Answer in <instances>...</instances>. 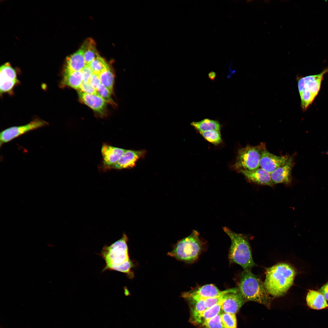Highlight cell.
I'll return each mask as SVG.
<instances>
[{"instance_id": "cell-15", "label": "cell", "mask_w": 328, "mask_h": 328, "mask_svg": "<svg viewBox=\"0 0 328 328\" xmlns=\"http://www.w3.org/2000/svg\"><path fill=\"white\" fill-rule=\"evenodd\" d=\"M80 100L91 108L100 113H102L107 102L97 94H89L81 91L78 92Z\"/></svg>"}, {"instance_id": "cell-26", "label": "cell", "mask_w": 328, "mask_h": 328, "mask_svg": "<svg viewBox=\"0 0 328 328\" xmlns=\"http://www.w3.org/2000/svg\"><path fill=\"white\" fill-rule=\"evenodd\" d=\"M221 322L224 328H237L235 314L224 313L220 314Z\"/></svg>"}, {"instance_id": "cell-30", "label": "cell", "mask_w": 328, "mask_h": 328, "mask_svg": "<svg viewBox=\"0 0 328 328\" xmlns=\"http://www.w3.org/2000/svg\"><path fill=\"white\" fill-rule=\"evenodd\" d=\"M97 93L107 103L114 104L111 97L112 92L101 84L97 90Z\"/></svg>"}, {"instance_id": "cell-34", "label": "cell", "mask_w": 328, "mask_h": 328, "mask_svg": "<svg viewBox=\"0 0 328 328\" xmlns=\"http://www.w3.org/2000/svg\"><path fill=\"white\" fill-rule=\"evenodd\" d=\"M83 75V82H88L93 73L89 65H87L82 70Z\"/></svg>"}, {"instance_id": "cell-19", "label": "cell", "mask_w": 328, "mask_h": 328, "mask_svg": "<svg viewBox=\"0 0 328 328\" xmlns=\"http://www.w3.org/2000/svg\"><path fill=\"white\" fill-rule=\"evenodd\" d=\"M83 82V75L82 71H64L61 82L62 86H68L79 90Z\"/></svg>"}, {"instance_id": "cell-9", "label": "cell", "mask_w": 328, "mask_h": 328, "mask_svg": "<svg viewBox=\"0 0 328 328\" xmlns=\"http://www.w3.org/2000/svg\"><path fill=\"white\" fill-rule=\"evenodd\" d=\"M238 291V288H233L220 291L214 285L210 284L183 292L182 294V296L186 299L204 300L229 293L236 292Z\"/></svg>"}, {"instance_id": "cell-33", "label": "cell", "mask_w": 328, "mask_h": 328, "mask_svg": "<svg viewBox=\"0 0 328 328\" xmlns=\"http://www.w3.org/2000/svg\"><path fill=\"white\" fill-rule=\"evenodd\" d=\"M97 91L101 84L99 74L93 73L88 81Z\"/></svg>"}, {"instance_id": "cell-7", "label": "cell", "mask_w": 328, "mask_h": 328, "mask_svg": "<svg viewBox=\"0 0 328 328\" xmlns=\"http://www.w3.org/2000/svg\"><path fill=\"white\" fill-rule=\"evenodd\" d=\"M265 146L262 143L256 146L247 145L239 149L234 165L236 170L239 173L251 172L259 168L261 152Z\"/></svg>"}, {"instance_id": "cell-21", "label": "cell", "mask_w": 328, "mask_h": 328, "mask_svg": "<svg viewBox=\"0 0 328 328\" xmlns=\"http://www.w3.org/2000/svg\"><path fill=\"white\" fill-rule=\"evenodd\" d=\"M223 297L217 304L207 309L198 316L191 318L190 321L195 325L201 324L205 321L212 318L219 314L221 309Z\"/></svg>"}, {"instance_id": "cell-10", "label": "cell", "mask_w": 328, "mask_h": 328, "mask_svg": "<svg viewBox=\"0 0 328 328\" xmlns=\"http://www.w3.org/2000/svg\"><path fill=\"white\" fill-rule=\"evenodd\" d=\"M289 157L287 155H275L270 152L265 146L261 152L260 167L271 174L276 169L285 164Z\"/></svg>"}, {"instance_id": "cell-8", "label": "cell", "mask_w": 328, "mask_h": 328, "mask_svg": "<svg viewBox=\"0 0 328 328\" xmlns=\"http://www.w3.org/2000/svg\"><path fill=\"white\" fill-rule=\"evenodd\" d=\"M48 125V123L46 121L36 119L25 125L9 128L0 133V145L29 131Z\"/></svg>"}, {"instance_id": "cell-16", "label": "cell", "mask_w": 328, "mask_h": 328, "mask_svg": "<svg viewBox=\"0 0 328 328\" xmlns=\"http://www.w3.org/2000/svg\"><path fill=\"white\" fill-rule=\"evenodd\" d=\"M250 182L258 184L272 186L271 174L260 167L256 170L251 172H240Z\"/></svg>"}, {"instance_id": "cell-4", "label": "cell", "mask_w": 328, "mask_h": 328, "mask_svg": "<svg viewBox=\"0 0 328 328\" xmlns=\"http://www.w3.org/2000/svg\"><path fill=\"white\" fill-rule=\"evenodd\" d=\"M223 230L231 240L228 255L230 262L239 265L244 270H251L256 265L253 259L247 238L243 235L236 233L227 227H224Z\"/></svg>"}, {"instance_id": "cell-22", "label": "cell", "mask_w": 328, "mask_h": 328, "mask_svg": "<svg viewBox=\"0 0 328 328\" xmlns=\"http://www.w3.org/2000/svg\"><path fill=\"white\" fill-rule=\"evenodd\" d=\"M80 48L83 51L87 65H89L97 56L99 55L96 50L95 42L91 38L87 39Z\"/></svg>"}, {"instance_id": "cell-24", "label": "cell", "mask_w": 328, "mask_h": 328, "mask_svg": "<svg viewBox=\"0 0 328 328\" xmlns=\"http://www.w3.org/2000/svg\"><path fill=\"white\" fill-rule=\"evenodd\" d=\"M93 73L99 75L104 70L110 68L105 60L99 55L89 64Z\"/></svg>"}, {"instance_id": "cell-27", "label": "cell", "mask_w": 328, "mask_h": 328, "mask_svg": "<svg viewBox=\"0 0 328 328\" xmlns=\"http://www.w3.org/2000/svg\"><path fill=\"white\" fill-rule=\"evenodd\" d=\"M199 132L206 140L214 144H218L222 141L220 131L210 130Z\"/></svg>"}, {"instance_id": "cell-6", "label": "cell", "mask_w": 328, "mask_h": 328, "mask_svg": "<svg viewBox=\"0 0 328 328\" xmlns=\"http://www.w3.org/2000/svg\"><path fill=\"white\" fill-rule=\"evenodd\" d=\"M328 72V68L320 73L298 77V87L303 111L312 104L320 90L324 75Z\"/></svg>"}, {"instance_id": "cell-28", "label": "cell", "mask_w": 328, "mask_h": 328, "mask_svg": "<svg viewBox=\"0 0 328 328\" xmlns=\"http://www.w3.org/2000/svg\"><path fill=\"white\" fill-rule=\"evenodd\" d=\"M190 302L192 307L191 308L192 318L195 317L206 310L204 300H194L192 299H186Z\"/></svg>"}, {"instance_id": "cell-25", "label": "cell", "mask_w": 328, "mask_h": 328, "mask_svg": "<svg viewBox=\"0 0 328 328\" xmlns=\"http://www.w3.org/2000/svg\"><path fill=\"white\" fill-rule=\"evenodd\" d=\"M99 78L101 84L112 92L114 80V75L109 68L101 73Z\"/></svg>"}, {"instance_id": "cell-12", "label": "cell", "mask_w": 328, "mask_h": 328, "mask_svg": "<svg viewBox=\"0 0 328 328\" xmlns=\"http://www.w3.org/2000/svg\"><path fill=\"white\" fill-rule=\"evenodd\" d=\"M294 155L289 156L285 164L275 169L271 174L273 185L278 183L289 184L292 180V171L294 164Z\"/></svg>"}, {"instance_id": "cell-13", "label": "cell", "mask_w": 328, "mask_h": 328, "mask_svg": "<svg viewBox=\"0 0 328 328\" xmlns=\"http://www.w3.org/2000/svg\"><path fill=\"white\" fill-rule=\"evenodd\" d=\"M145 150H126L118 161L109 168L116 169H129L134 167L138 160L145 155Z\"/></svg>"}, {"instance_id": "cell-18", "label": "cell", "mask_w": 328, "mask_h": 328, "mask_svg": "<svg viewBox=\"0 0 328 328\" xmlns=\"http://www.w3.org/2000/svg\"><path fill=\"white\" fill-rule=\"evenodd\" d=\"M86 65L83 51L80 48L77 52L67 57L64 71H82Z\"/></svg>"}, {"instance_id": "cell-17", "label": "cell", "mask_w": 328, "mask_h": 328, "mask_svg": "<svg viewBox=\"0 0 328 328\" xmlns=\"http://www.w3.org/2000/svg\"><path fill=\"white\" fill-rule=\"evenodd\" d=\"M126 150L110 145H104L101 152L104 165L109 168L115 164Z\"/></svg>"}, {"instance_id": "cell-36", "label": "cell", "mask_w": 328, "mask_h": 328, "mask_svg": "<svg viewBox=\"0 0 328 328\" xmlns=\"http://www.w3.org/2000/svg\"><path fill=\"white\" fill-rule=\"evenodd\" d=\"M216 75L215 73L213 71H211L208 73V77L212 80H214L216 77Z\"/></svg>"}, {"instance_id": "cell-1", "label": "cell", "mask_w": 328, "mask_h": 328, "mask_svg": "<svg viewBox=\"0 0 328 328\" xmlns=\"http://www.w3.org/2000/svg\"><path fill=\"white\" fill-rule=\"evenodd\" d=\"M128 241L127 236L123 234L119 240L103 247L100 255L104 260L105 265L102 272L114 270L125 273L129 278L133 277L131 271L133 264L129 255Z\"/></svg>"}, {"instance_id": "cell-5", "label": "cell", "mask_w": 328, "mask_h": 328, "mask_svg": "<svg viewBox=\"0 0 328 328\" xmlns=\"http://www.w3.org/2000/svg\"><path fill=\"white\" fill-rule=\"evenodd\" d=\"M203 247L199 233L193 230L190 235L178 241L168 255L185 262L191 263L197 259Z\"/></svg>"}, {"instance_id": "cell-23", "label": "cell", "mask_w": 328, "mask_h": 328, "mask_svg": "<svg viewBox=\"0 0 328 328\" xmlns=\"http://www.w3.org/2000/svg\"><path fill=\"white\" fill-rule=\"evenodd\" d=\"M191 125L199 132L210 130L220 131L221 127L218 121L209 119H205L199 121L193 122Z\"/></svg>"}, {"instance_id": "cell-11", "label": "cell", "mask_w": 328, "mask_h": 328, "mask_svg": "<svg viewBox=\"0 0 328 328\" xmlns=\"http://www.w3.org/2000/svg\"><path fill=\"white\" fill-rule=\"evenodd\" d=\"M16 72L10 64L7 62L0 68L1 95L12 90L18 82Z\"/></svg>"}, {"instance_id": "cell-14", "label": "cell", "mask_w": 328, "mask_h": 328, "mask_svg": "<svg viewBox=\"0 0 328 328\" xmlns=\"http://www.w3.org/2000/svg\"><path fill=\"white\" fill-rule=\"evenodd\" d=\"M246 302L238 291L228 293L223 297L221 309L224 313L235 314Z\"/></svg>"}, {"instance_id": "cell-35", "label": "cell", "mask_w": 328, "mask_h": 328, "mask_svg": "<svg viewBox=\"0 0 328 328\" xmlns=\"http://www.w3.org/2000/svg\"><path fill=\"white\" fill-rule=\"evenodd\" d=\"M318 291L323 295L326 301H328V282L321 287Z\"/></svg>"}, {"instance_id": "cell-29", "label": "cell", "mask_w": 328, "mask_h": 328, "mask_svg": "<svg viewBox=\"0 0 328 328\" xmlns=\"http://www.w3.org/2000/svg\"><path fill=\"white\" fill-rule=\"evenodd\" d=\"M201 325L204 328H224L221 322L220 314L205 321Z\"/></svg>"}, {"instance_id": "cell-20", "label": "cell", "mask_w": 328, "mask_h": 328, "mask_svg": "<svg viewBox=\"0 0 328 328\" xmlns=\"http://www.w3.org/2000/svg\"><path fill=\"white\" fill-rule=\"evenodd\" d=\"M306 301L308 306L312 309L319 310L328 307L326 300L318 291L309 290L306 296Z\"/></svg>"}, {"instance_id": "cell-3", "label": "cell", "mask_w": 328, "mask_h": 328, "mask_svg": "<svg viewBox=\"0 0 328 328\" xmlns=\"http://www.w3.org/2000/svg\"><path fill=\"white\" fill-rule=\"evenodd\" d=\"M238 291L246 302L254 301L270 309L272 298L267 292L264 282L251 270H244L238 282Z\"/></svg>"}, {"instance_id": "cell-2", "label": "cell", "mask_w": 328, "mask_h": 328, "mask_svg": "<svg viewBox=\"0 0 328 328\" xmlns=\"http://www.w3.org/2000/svg\"><path fill=\"white\" fill-rule=\"evenodd\" d=\"M264 284L268 292L273 297L284 296L293 284L296 272L291 265L280 263L266 268Z\"/></svg>"}, {"instance_id": "cell-31", "label": "cell", "mask_w": 328, "mask_h": 328, "mask_svg": "<svg viewBox=\"0 0 328 328\" xmlns=\"http://www.w3.org/2000/svg\"><path fill=\"white\" fill-rule=\"evenodd\" d=\"M79 90L80 91L86 93L97 94L96 90L92 86L89 82L86 83L83 82Z\"/></svg>"}, {"instance_id": "cell-32", "label": "cell", "mask_w": 328, "mask_h": 328, "mask_svg": "<svg viewBox=\"0 0 328 328\" xmlns=\"http://www.w3.org/2000/svg\"><path fill=\"white\" fill-rule=\"evenodd\" d=\"M224 295H221L204 300L205 304L207 308H209L218 303L222 300Z\"/></svg>"}]
</instances>
